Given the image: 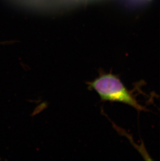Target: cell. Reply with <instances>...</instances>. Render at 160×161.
Here are the masks:
<instances>
[{"label":"cell","mask_w":160,"mask_h":161,"mask_svg":"<svg viewBox=\"0 0 160 161\" xmlns=\"http://www.w3.org/2000/svg\"><path fill=\"white\" fill-rule=\"evenodd\" d=\"M86 84L88 89L96 92L101 101L119 102L130 105L138 111L146 110L118 75L100 70L98 77Z\"/></svg>","instance_id":"6da1fadb"},{"label":"cell","mask_w":160,"mask_h":161,"mask_svg":"<svg viewBox=\"0 0 160 161\" xmlns=\"http://www.w3.org/2000/svg\"><path fill=\"white\" fill-rule=\"evenodd\" d=\"M6 42H0V44H4Z\"/></svg>","instance_id":"7a4b0ae2"}]
</instances>
